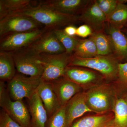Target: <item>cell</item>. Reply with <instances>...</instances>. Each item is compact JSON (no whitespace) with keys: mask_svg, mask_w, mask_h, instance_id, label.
I'll return each instance as SVG.
<instances>
[{"mask_svg":"<svg viewBox=\"0 0 127 127\" xmlns=\"http://www.w3.org/2000/svg\"><path fill=\"white\" fill-rule=\"evenodd\" d=\"M11 15L30 17L48 30L62 29V28L73 25L79 21V16L63 14L42 4L40 0H37L34 4Z\"/></svg>","mask_w":127,"mask_h":127,"instance_id":"1","label":"cell"},{"mask_svg":"<svg viewBox=\"0 0 127 127\" xmlns=\"http://www.w3.org/2000/svg\"><path fill=\"white\" fill-rule=\"evenodd\" d=\"M11 53L17 72L31 77L41 78L43 68L40 54L31 46Z\"/></svg>","mask_w":127,"mask_h":127,"instance_id":"2","label":"cell"},{"mask_svg":"<svg viewBox=\"0 0 127 127\" xmlns=\"http://www.w3.org/2000/svg\"><path fill=\"white\" fill-rule=\"evenodd\" d=\"M113 55L83 58L72 55L68 66L86 67L97 71L106 78L112 79L118 75L119 64Z\"/></svg>","mask_w":127,"mask_h":127,"instance_id":"3","label":"cell"},{"mask_svg":"<svg viewBox=\"0 0 127 127\" xmlns=\"http://www.w3.org/2000/svg\"><path fill=\"white\" fill-rule=\"evenodd\" d=\"M5 82L0 81V106L11 117L22 127H31L30 111L22 100L11 99Z\"/></svg>","mask_w":127,"mask_h":127,"instance_id":"4","label":"cell"},{"mask_svg":"<svg viewBox=\"0 0 127 127\" xmlns=\"http://www.w3.org/2000/svg\"><path fill=\"white\" fill-rule=\"evenodd\" d=\"M72 55L64 52L57 55L40 54L43 71L41 79L52 82L63 77Z\"/></svg>","mask_w":127,"mask_h":127,"instance_id":"5","label":"cell"},{"mask_svg":"<svg viewBox=\"0 0 127 127\" xmlns=\"http://www.w3.org/2000/svg\"><path fill=\"white\" fill-rule=\"evenodd\" d=\"M41 78H37L17 73L11 80L8 82L7 91L12 100L30 99L36 93Z\"/></svg>","mask_w":127,"mask_h":127,"instance_id":"6","label":"cell"},{"mask_svg":"<svg viewBox=\"0 0 127 127\" xmlns=\"http://www.w3.org/2000/svg\"><path fill=\"white\" fill-rule=\"evenodd\" d=\"M47 30L44 27L3 37L0 38V51L11 53L30 46Z\"/></svg>","mask_w":127,"mask_h":127,"instance_id":"7","label":"cell"},{"mask_svg":"<svg viewBox=\"0 0 127 127\" xmlns=\"http://www.w3.org/2000/svg\"><path fill=\"white\" fill-rule=\"evenodd\" d=\"M44 27L30 17L11 15L0 20V38L9 34L30 31Z\"/></svg>","mask_w":127,"mask_h":127,"instance_id":"8","label":"cell"},{"mask_svg":"<svg viewBox=\"0 0 127 127\" xmlns=\"http://www.w3.org/2000/svg\"><path fill=\"white\" fill-rule=\"evenodd\" d=\"M79 21L89 26L93 32L103 31L107 22L106 17L95 0L90 1L79 15Z\"/></svg>","mask_w":127,"mask_h":127,"instance_id":"9","label":"cell"},{"mask_svg":"<svg viewBox=\"0 0 127 127\" xmlns=\"http://www.w3.org/2000/svg\"><path fill=\"white\" fill-rule=\"evenodd\" d=\"M31 46L39 54L57 55L66 52L53 30H48Z\"/></svg>","mask_w":127,"mask_h":127,"instance_id":"10","label":"cell"},{"mask_svg":"<svg viewBox=\"0 0 127 127\" xmlns=\"http://www.w3.org/2000/svg\"><path fill=\"white\" fill-rule=\"evenodd\" d=\"M42 4L63 14L79 16L91 1L88 0H40Z\"/></svg>","mask_w":127,"mask_h":127,"instance_id":"11","label":"cell"},{"mask_svg":"<svg viewBox=\"0 0 127 127\" xmlns=\"http://www.w3.org/2000/svg\"><path fill=\"white\" fill-rule=\"evenodd\" d=\"M93 112L87 102L86 95L78 93L75 95L66 105L67 127H71L74 120L87 112Z\"/></svg>","mask_w":127,"mask_h":127,"instance_id":"12","label":"cell"},{"mask_svg":"<svg viewBox=\"0 0 127 127\" xmlns=\"http://www.w3.org/2000/svg\"><path fill=\"white\" fill-rule=\"evenodd\" d=\"M110 38L113 55L118 60L127 59V36L122 30L107 22L104 28Z\"/></svg>","mask_w":127,"mask_h":127,"instance_id":"13","label":"cell"},{"mask_svg":"<svg viewBox=\"0 0 127 127\" xmlns=\"http://www.w3.org/2000/svg\"><path fill=\"white\" fill-rule=\"evenodd\" d=\"M36 93L43 102L48 117L61 106L51 82L41 79Z\"/></svg>","mask_w":127,"mask_h":127,"instance_id":"14","label":"cell"},{"mask_svg":"<svg viewBox=\"0 0 127 127\" xmlns=\"http://www.w3.org/2000/svg\"><path fill=\"white\" fill-rule=\"evenodd\" d=\"M51 82L61 106L66 105L80 91L79 85L64 77Z\"/></svg>","mask_w":127,"mask_h":127,"instance_id":"15","label":"cell"},{"mask_svg":"<svg viewBox=\"0 0 127 127\" xmlns=\"http://www.w3.org/2000/svg\"><path fill=\"white\" fill-rule=\"evenodd\" d=\"M31 127H46L48 116L43 102L36 93L28 99Z\"/></svg>","mask_w":127,"mask_h":127,"instance_id":"16","label":"cell"},{"mask_svg":"<svg viewBox=\"0 0 127 127\" xmlns=\"http://www.w3.org/2000/svg\"><path fill=\"white\" fill-rule=\"evenodd\" d=\"M87 102L93 112H102L109 109L111 99L105 90L97 88L91 91L86 95Z\"/></svg>","mask_w":127,"mask_h":127,"instance_id":"17","label":"cell"},{"mask_svg":"<svg viewBox=\"0 0 127 127\" xmlns=\"http://www.w3.org/2000/svg\"><path fill=\"white\" fill-rule=\"evenodd\" d=\"M63 77L78 85L88 84L95 81L97 76L95 73L78 66H68Z\"/></svg>","mask_w":127,"mask_h":127,"instance_id":"18","label":"cell"},{"mask_svg":"<svg viewBox=\"0 0 127 127\" xmlns=\"http://www.w3.org/2000/svg\"><path fill=\"white\" fill-rule=\"evenodd\" d=\"M32 0H0V20L36 3Z\"/></svg>","mask_w":127,"mask_h":127,"instance_id":"19","label":"cell"},{"mask_svg":"<svg viewBox=\"0 0 127 127\" xmlns=\"http://www.w3.org/2000/svg\"><path fill=\"white\" fill-rule=\"evenodd\" d=\"M15 64L11 53L0 51V79L9 82L17 73Z\"/></svg>","mask_w":127,"mask_h":127,"instance_id":"20","label":"cell"},{"mask_svg":"<svg viewBox=\"0 0 127 127\" xmlns=\"http://www.w3.org/2000/svg\"><path fill=\"white\" fill-rule=\"evenodd\" d=\"M72 55L83 58L97 56V50L93 39L91 36L88 39H78Z\"/></svg>","mask_w":127,"mask_h":127,"instance_id":"21","label":"cell"},{"mask_svg":"<svg viewBox=\"0 0 127 127\" xmlns=\"http://www.w3.org/2000/svg\"><path fill=\"white\" fill-rule=\"evenodd\" d=\"M113 127V120L111 121L106 115L89 116L79 119L71 127Z\"/></svg>","mask_w":127,"mask_h":127,"instance_id":"22","label":"cell"},{"mask_svg":"<svg viewBox=\"0 0 127 127\" xmlns=\"http://www.w3.org/2000/svg\"><path fill=\"white\" fill-rule=\"evenodd\" d=\"M91 36L95 42L98 56L113 55L111 40L106 33L103 31L94 32Z\"/></svg>","mask_w":127,"mask_h":127,"instance_id":"23","label":"cell"},{"mask_svg":"<svg viewBox=\"0 0 127 127\" xmlns=\"http://www.w3.org/2000/svg\"><path fill=\"white\" fill-rule=\"evenodd\" d=\"M107 23L114 27L122 30L127 23V5L118 0L115 10L107 20Z\"/></svg>","mask_w":127,"mask_h":127,"instance_id":"24","label":"cell"},{"mask_svg":"<svg viewBox=\"0 0 127 127\" xmlns=\"http://www.w3.org/2000/svg\"><path fill=\"white\" fill-rule=\"evenodd\" d=\"M114 127H127V100L123 98L117 99L114 106Z\"/></svg>","mask_w":127,"mask_h":127,"instance_id":"25","label":"cell"},{"mask_svg":"<svg viewBox=\"0 0 127 127\" xmlns=\"http://www.w3.org/2000/svg\"><path fill=\"white\" fill-rule=\"evenodd\" d=\"M53 30L57 38L65 48L66 52L70 55H72L78 39L76 36H71L67 35L64 31L63 29Z\"/></svg>","mask_w":127,"mask_h":127,"instance_id":"26","label":"cell"},{"mask_svg":"<svg viewBox=\"0 0 127 127\" xmlns=\"http://www.w3.org/2000/svg\"><path fill=\"white\" fill-rule=\"evenodd\" d=\"M46 127H67L66 105L61 106L52 116L48 117Z\"/></svg>","mask_w":127,"mask_h":127,"instance_id":"27","label":"cell"},{"mask_svg":"<svg viewBox=\"0 0 127 127\" xmlns=\"http://www.w3.org/2000/svg\"><path fill=\"white\" fill-rule=\"evenodd\" d=\"M95 1L101 10L106 15L107 20L116 9L118 0H95Z\"/></svg>","mask_w":127,"mask_h":127,"instance_id":"28","label":"cell"},{"mask_svg":"<svg viewBox=\"0 0 127 127\" xmlns=\"http://www.w3.org/2000/svg\"><path fill=\"white\" fill-rule=\"evenodd\" d=\"M0 127H22L2 109L0 115Z\"/></svg>","mask_w":127,"mask_h":127,"instance_id":"29","label":"cell"},{"mask_svg":"<svg viewBox=\"0 0 127 127\" xmlns=\"http://www.w3.org/2000/svg\"><path fill=\"white\" fill-rule=\"evenodd\" d=\"M93 32V31L89 26L84 24L77 28L76 36L82 38H86L91 36Z\"/></svg>","mask_w":127,"mask_h":127,"instance_id":"30","label":"cell"},{"mask_svg":"<svg viewBox=\"0 0 127 127\" xmlns=\"http://www.w3.org/2000/svg\"><path fill=\"white\" fill-rule=\"evenodd\" d=\"M118 76L120 82L127 86V63L119 64Z\"/></svg>","mask_w":127,"mask_h":127,"instance_id":"31","label":"cell"},{"mask_svg":"<svg viewBox=\"0 0 127 127\" xmlns=\"http://www.w3.org/2000/svg\"><path fill=\"white\" fill-rule=\"evenodd\" d=\"M77 28L73 25H68L64 28L63 31L67 35L70 36L75 37L76 34Z\"/></svg>","mask_w":127,"mask_h":127,"instance_id":"32","label":"cell"},{"mask_svg":"<svg viewBox=\"0 0 127 127\" xmlns=\"http://www.w3.org/2000/svg\"><path fill=\"white\" fill-rule=\"evenodd\" d=\"M123 32H124V33L127 36V28L124 30V31H123Z\"/></svg>","mask_w":127,"mask_h":127,"instance_id":"33","label":"cell"},{"mask_svg":"<svg viewBox=\"0 0 127 127\" xmlns=\"http://www.w3.org/2000/svg\"><path fill=\"white\" fill-rule=\"evenodd\" d=\"M124 2H127V0H122Z\"/></svg>","mask_w":127,"mask_h":127,"instance_id":"34","label":"cell"},{"mask_svg":"<svg viewBox=\"0 0 127 127\" xmlns=\"http://www.w3.org/2000/svg\"><path fill=\"white\" fill-rule=\"evenodd\" d=\"M125 27H127V24H126V26H125Z\"/></svg>","mask_w":127,"mask_h":127,"instance_id":"35","label":"cell"}]
</instances>
